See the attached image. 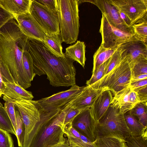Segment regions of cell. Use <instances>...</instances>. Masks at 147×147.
<instances>
[{"label": "cell", "instance_id": "1", "mask_svg": "<svg viewBox=\"0 0 147 147\" xmlns=\"http://www.w3.org/2000/svg\"><path fill=\"white\" fill-rule=\"evenodd\" d=\"M28 40L14 18L0 29V71L3 82L16 83L25 89L31 85L22 61Z\"/></svg>", "mask_w": 147, "mask_h": 147}, {"label": "cell", "instance_id": "2", "mask_svg": "<svg viewBox=\"0 0 147 147\" xmlns=\"http://www.w3.org/2000/svg\"><path fill=\"white\" fill-rule=\"evenodd\" d=\"M28 51L33 60L35 75H46L50 84L55 87L71 86L76 84L74 61L65 55L57 57L42 42L29 38Z\"/></svg>", "mask_w": 147, "mask_h": 147}, {"label": "cell", "instance_id": "3", "mask_svg": "<svg viewBox=\"0 0 147 147\" xmlns=\"http://www.w3.org/2000/svg\"><path fill=\"white\" fill-rule=\"evenodd\" d=\"M65 111L54 115L40 114L35 125L22 147H52L67 139L64 137Z\"/></svg>", "mask_w": 147, "mask_h": 147}, {"label": "cell", "instance_id": "4", "mask_svg": "<svg viewBox=\"0 0 147 147\" xmlns=\"http://www.w3.org/2000/svg\"><path fill=\"white\" fill-rule=\"evenodd\" d=\"M79 0H57V13L62 42L71 44L78 37L80 27Z\"/></svg>", "mask_w": 147, "mask_h": 147}, {"label": "cell", "instance_id": "5", "mask_svg": "<svg viewBox=\"0 0 147 147\" xmlns=\"http://www.w3.org/2000/svg\"><path fill=\"white\" fill-rule=\"evenodd\" d=\"M121 57V61L112 70L90 85L93 88L97 89L106 88L114 95L129 86L132 78V69L125 55L122 53Z\"/></svg>", "mask_w": 147, "mask_h": 147}, {"label": "cell", "instance_id": "6", "mask_svg": "<svg viewBox=\"0 0 147 147\" xmlns=\"http://www.w3.org/2000/svg\"><path fill=\"white\" fill-rule=\"evenodd\" d=\"M96 132L97 137L112 136L125 140L130 136L124 114L110 105L97 123Z\"/></svg>", "mask_w": 147, "mask_h": 147}, {"label": "cell", "instance_id": "7", "mask_svg": "<svg viewBox=\"0 0 147 147\" xmlns=\"http://www.w3.org/2000/svg\"><path fill=\"white\" fill-rule=\"evenodd\" d=\"M84 87L75 84L68 90L34 100V102L40 114H56L60 112L80 93Z\"/></svg>", "mask_w": 147, "mask_h": 147}, {"label": "cell", "instance_id": "8", "mask_svg": "<svg viewBox=\"0 0 147 147\" xmlns=\"http://www.w3.org/2000/svg\"><path fill=\"white\" fill-rule=\"evenodd\" d=\"M3 99L5 102L11 101L13 103L15 108L18 110L22 118L25 128L24 143L40 120V113L34 100L22 98Z\"/></svg>", "mask_w": 147, "mask_h": 147}, {"label": "cell", "instance_id": "9", "mask_svg": "<svg viewBox=\"0 0 147 147\" xmlns=\"http://www.w3.org/2000/svg\"><path fill=\"white\" fill-rule=\"evenodd\" d=\"M29 13L47 35L60 34L57 13L49 10L36 0H32Z\"/></svg>", "mask_w": 147, "mask_h": 147}, {"label": "cell", "instance_id": "10", "mask_svg": "<svg viewBox=\"0 0 147 147\" xmlns=\"http://www.w3.org/2000/svg\"><path fill=\"white\" fill-rule=\"evenodd\" d=\"M99 32L102 36L101 44L106 48L119 47L125 42L137 39L134 34L126 32L111 26L102 14Z\"/></svg>", "mask_w": 147, "mask_h": 147}, {"label": "cell", "instance_id": "11", "mask_svg": "<svg viewBox=\"0 0 147 147\" xmlns=\"http://www.w3.org/2000/svg\"><path fill=\"white\" fill-rule=\"evenodd\" d=\"M116 8L125 14L131 26L147 15V0H110Z\"/></svg>", "mask_w": 147, "mask_h": 147}, {"label": "cell", "instance_id": "12", "mask_svg": "<svg viewBox=\"0 0 147 147\" xmlns=\"http://www.w3.org/2000/svg\"><path fill=\"white\" fill-rule=\"evenodd\" d=\"M84 1L89 2L97 6L111 26L121 31L134 34L132 28L128 27L123 22L117 9L110 0H79V3Z\"/></svg>", "mask_w": 147, "mask_h": 147}, {"label": "cell", "instance_id": "13", "mask_svg": "<svg viewBox=\"0 0 147 147\" xmlns=\"http://www.w3.org/2000/svg\"><path fill=\"white\" fill-rule=\"evenodd\" d=\"M96 125L91 114L90 108L81 112L71 123L72 126L74 129L92 142H94L97 138Z\"/></svg>", "mask_w": 147, "mask_h": 147}, {"label": "cell", "instance_id": "14", "mask_svg": "<svg viewBox=\"0 0 147 147\" xmlns=\"http://www.w3.org/2000/svg\"><path fill=\"white\" fill-rule=\"evenodd\" d=\"M14 18L21 31L29 38L45 41L47 35L29 12L15 16Z\"/></svg>", "mask_w": 147, "mask_h": 147}, {"label": "cell", "instance_id": "15", "mask_svg": "<svg viewBox=\"0 0 147 147\" xmlns=\"http://www.w3.org/2000/svg\"><path fill=\"white\" fill-rule=\"evenodd\" d=\"M123 54L132 69L141 61L147 59V45L142 41L136 39L120 45Z\"/></svg>", "mask_w": 147, "mask_h": 147}, {"label": "cell", "instance_id": "16", "mask_svg": "<svg viewBox=\"0 0 147 147\" xmlns=\"http://www.w3.org/2000/svg\"><path fill=\"white\" fill-rule=\"evenodd\" d=\"M106 88L95 89L90 85L85 86L82 91L67 105L79 109L90 108Z\"/></svg>", "mask_w": 147, "mask_h": 147}, {"label": "cell", "instance_id": "17", "mask_svg": "<svg viewBox=\"0 0 147 147\" xmlns=\"http://www.w3.org/2000/svg\"><path fill=\"white\" fill-rule=\"evenodd\" d=\"M113 98L111 91L106 89L100 95L90 107L92 116L97 124L107 112Z\"/></svg>", "mask_w": 147, "mask_h": 147}, {"label": "cell", "instance_id": "18", "mask_svg": "<svg viewBox=\"0 0 147 147\" xmlns=\"http://www.w3.org/2000/svg\"><path fill=\"white\" fill-rule=\"evenodd\" d=\"M3 95V98L14 99L22 98L32 100L34 98L31 92L16 83L4 82Z\"/></svg>", "mask_w": 147, "mask_h": 147}, {"label": "cell", "instance_id": "19", "mask_svg": "<svg viewBox=\"0 0 147 147\" xmlns=\"http://www.w3.org/2000/svg\"><path fill=\"white\" fill-rule=\"evenodd\" d=\"M64 131L73 147H96L93 142L74 129L71 123L65 126Z\"/></svg>", "mask_w": 147, "mask_h": 147}, {"label": "cell", "instance_id": "20", "mask_svg": "<svg viewBox=\"0 0 147 147\" xmlns=\"http://www.w3.org/2000/svg\"><path fill=\"white\" fill-rule=\"evenodd\" d=\"M32 0H0V5L14 17L29 12Z\"/></svg>", "mask_w": 147, "mask_h": 147}, {"label": "cell", "instance_id": "21", "mask_svg": "<svg viewBox=\"0 0 147 147\" xmlns=\"http://www.w3.org/2000/svg\"><path fill=\"white\" fill-rule=\"evenodd\" d=\"M131 90L129 86L115 94L110 105L118 109L123 114L131 110L134 107L129 100V94Z\"/></svg>", "mask_w": 147, "mask_h": 147}, {"label": "cell", "instance_id": "22", "mask_svg": "<svg viewBox=\"0 0 147 147\" xmlns=\"http://www.w3.org/2000/svg\"><path fill=\"white\" fill-rule=\"evenodd\" d=\"M85 49L84 42L78 40L74 44L66 48L64 53L67 57L77 61L84 67L86 60Z\"/></svg>", "mask_w": 147, "mask_h": 147}, {"label": "cell", "instance_id": "23", "mask_svg": "<svg viewBox=\"0 0 147 147\" xmlns=\"http://www.w3.org/2000/svg\"><path fill=\"white\" fill-rule=\"evenodd\" d=\"M124 115L130 136L137 137L147 135V127L142 125L137 118L131 113L130 111L124 113Z\"/></svg>", "mask_w": 147, "mask_h": 147}, {"label": "cell", "instance_id": "24", "mask_svg": "<svg viewBox=\"0 0 147 147\" xmlns=\"http://www.w3.org/2000/svg\"><path fill=\"white\" fill-rule=\"evenodd\" d=\"M118 47L106 48L103 47L101 45H100L93 55L92 74L94 72L100 65L112 56Z\"/></svg>", "mask_w": 147, "mask_h": 147}, {"label": "cell", "instance_id": "25", "mask_svg": "<svg viewBox=\"0 0 147 147\" xmlns=\"http://www.w3.org/2000/svg\"><path fill=\"white\" fill-rule=\"evenodd\" d=\"M93 142L96 147H127L124 139L115 136H99Z\"/></svg>", "mask_w": 147, "mask_h": 147}, {"label": "cell", "instance_id": "26", "mask_svg": "<svg viewBox=\"0 0 147 147\" xmlns=\"http://www.w3.org/2000/svg\"><path fill=\"white\" fill-rule=\"evenodd\" d=\"M59 34L47 35L45 41L42 42L53 54L57 57H62L65 55V53L62 51V42Z\"/></svg>", "mask_w": 147, "mask_h": 147}, {"label": "cell", "instance_id": "27", "mask_svg": "<svg viewBox=\"0 0 147 147\" xmlns=\"http://www.w3.org/2000/svg\"><path fill=\"white\" fill-rule=\"evenodd\" d=\"M131 26L135 37L147 43V15L136 24H133Z\"/></svg>", "mask_w": 147, "mask_h": 147}, {"label": "cell", "instance_id": "28", "mask_svg": "<svg viewBox=\"0 0 147 147\" xmlns=\"http://www.w3.org/2000/svg\"><path fill=\"white\" fill-rule=\"evenodd\" d=\"M131 113L136 116L140 123L144 127H147V104L140 102L131 110Z\"/></svg>", "mask_w": 147, "mask_h": 147}, {"label": "cell", "instance_id": "29", "mask_svg": "<svg viewBox=\"0 0 147 147\" xmlns=\"http://www.w3.org/2000/svg\"><path fill=\"white\" fill-rule=\"evenodd\" d=\"M16 120V134L19 147H22L24 142L25 126L22 118L17 110L15 108Z\"/></svg>", "mask_w": 147, "mask_h": 147}, {"label": "cell", "instance_id": "30", "mask_svg": "<svg viewBox=\"0 0 147 147\" xmlns=\"http://www.w3.org/2000/svg\"><path fill=\"white\" fill-rule=\"evenodd\" d=\"M22 61L25 71L31 82L35 76L33 68L32 59L28 50H25L23 52Z\"/></svg>", "mask_w": 147, "mask_h": 147}, {"label": "cell", "instance_id": "31", "mask_svg": "<svg viewBox=\"0 0 147 147\" xmlns=\"http://www.w3.org/2000/svg\"><path fill=\"white\" fill-rule=\"evenodd\" d=\"M122 51L121 48L119 45L114 53L109 58L103 76L108 74L120 62L122 59Z\"/></svg>", "mask_w": 147, "mask_h": 147}, {"label": "cell", "instance_id": "32", "mask_svg": "<svg viewBox=\"0 0 147 147\" xmlns=\"http://www.w3.org/2000/svg\"><path fill=\"white\" fill-rule=\"evenodd\" d=\"M0 128L16 135L12 123L3 107H0Z\"/></svg>", "mask_w": 147, "mask_h": 147}, {"label": "cell", "instance_id": "33", "mask_svg": "<svg viewBox=\"0 0 147 147\" xmlns=\"http://www.w3.org/2000/svg\"><path fill=\"white\" fill-rule=\"evenodd\" d=\"M125 140L127 147H147V135L137 137L130 136Z\"/></svg>", "mask_w": 147, "mask_h": 147}, {"label": "cell", "instance_id": "34", "mask_svg": "<svg viewBox=\"0 0 147 147\" xmlns=\"http://www.w3.org/2000/svg\"><path fill=\"white\" fill-rule=\"evenodd\" d=\"M109 59L100 65L94 72L92 74L91 78L86 82V84L87 86L92 85L102 77Z\"/></svg>", "mask_w": 147, "mask_h": 147}, {"label": "cell", "instance_id": "35", "mask_svg": "<svg viewBox=\"0 0 147 147\" xmlns=\"http://www.w3.org/2000/svg\"><path fill=\"white\" fill-rule=\"evenodd\" d=\"M3 107L10 120L16 133V120L15 107L14 103L11 101L5 102Z\"/></svg>", "mask_w": 147, "mask_h": 147}, {"label": "cell", "instance_id": "36", "mask_svg": "<svg viewBox=\"0 0 147 147\" xmlns=\"http://www.w3.org/2000/svg\"><path fill=\"white\" fill-rule=\"evenodd\" d=\"M64 109L65 111V115L64 122V127L67 124L72 123L75 117L84 109H79L67 105Z\"/></svg>", "mask_w": 147, "mask_h": 147}, {"label": "cell", "instance_id": "37", "mask_svg": "<svg viewBox=\"0 0 147 147\" xmlns=\"http://www.w3.org/2000/svg\"><path fill=\"white\" fill-rule=\"evenodd\" d=\"M0 147H14L12 138L9 133L0 128Z\"/></svg>", "mask_w": 147, "mask_h": 147}, {"label": "cell", "instance_id": "38", "mask_svg": "<svg viewBox=\"0 0 147 147\" xmlns=\"http://www.w3.org/2000/svg\"><path fill=\"white\" fill-rule=\"evenodd\" d=\"M147 74V59L141 61L136 64L132 71V77Z\"/></svg>", "mask_w": 147, "mask_h": 147}, {"label": "cell", "instance_id": "39", "mask_svg": "<svg viewBox=\"0 0 147 147\" xmlns=\"http://www.w3.org/2000/svg\"><path fill=\"white\" fill-rule=\"evenodd\" d=\"M14 18L13 15L0 5V29L9 20Z\"/></svg>", "mask_w": 147, "mask_h": 147}, {"label": "cell", "instance_id": "40", "mask_svg": "<svg viewBox=\"0 0 147 147\" xmlns=\"http://www.w3.org/2000/svg\"><path fill=\"white\" fill-rule=\"evenodd\" d=\"M39 3L51 11L57 13V0H36Z\"/></svg>", "mask_w": 147, "mask_h": 147}, {"label": "cell", "instance_id": "41", "mask_svg": "<svg viewBox=\"0 0 147 147\" xmlns=\"http://www.w3.org/2000/svg\"><path fill=\"white\" fill-rule=\"evenodd\" d=\"M133 90L137 93L141 102L147 103V85L135 89Z\"/></svg>", "mask_w": 147, "mask_h": 147}, {"label": "cell", "instance_id": "42", "mask_svg": "<svg viewBox=\"0 0 147 147\" xmlns=\"http://www.w3.org/2000/svg\"><path fill=\"white\" fill-rule=\"evenodd\" d=\"M129 100L130 103L134 107L141 102L137 93L131 89L129 94Z\"/></svg>", "mask_w": 147, "mask_h": 147}, {"label": "cell", "instance_id": "43", "mask_svg": "<svg viewBox=\"0 0 147 147\" xmlns=\"http://www.w3.org/2000/svg\"><path fill=\"white\" fill-rule=\"evenodd\" d=\"M147 85V79L131 82L130 87L131 89L134 90L135 89Z\"/></svg>", "mask_w": 147, "mask_h": 147}, {"label": "cell", "instance_id": "44", "mask_svg": "<svg viewBox=\"0 0 147 147\" xmlns=\"http://www.w3.org/2000/svg\"><path fill=\"white\" fill-rule=\"evenodd\" d=\"M146 79H147V74L139 75L132 77L131 80V83Z\"/></svg>", "mask_w": 147, "mask_h": 147}, {"label": "cell", "instance_id": "45", "mask_svg": "<svg viewBox=\"0 0 147 147\" xmlns=\"http://www.w3.org/2000/svg\"><path fill=\"white\" fill-rule=\"evenodd\" d=\"M52 147H73L69 142L68 139L64 142L57 144Z\"/></svg>", "mask_w": 147, "mask_h": 147}, {"label": "cell", "instance_id": "46", "mask_svg": "<svg viewBox=\"0 0 147 147\" xmlns=\"http://www.w3.org/2000/svg\"><path fill=\"white\" fill-rule=\"evenodd\" d=\"M4 82L0 71V97L3 94Z\"/></svg>", "mask_w": 147, "mask_h": 147}, {"label": "cell", "instance_id": "47", "mask_svg": "<svg viewBox=\"0 0 147 147\" xmlns=\"http://www.w3.org/2000/svg\"><path fill=\"white\" fill-rule=\"evenodd\" d=\"M0 107H3L2 103L0 102Z\"/></svg>", "mask_w": 147, "mask_h": 147}]
</instances>
